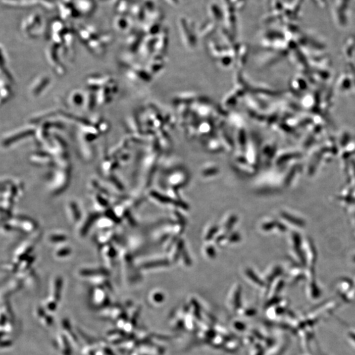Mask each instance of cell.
Here are the masks:
<instances>
[{"instance_id": "1", "label": "cell", "mask_w": 355, "mask_h": 355, "mask_svg": "<svg viewBox=\"0 0 355 355\" xmlns=\"http://www.w3.org/2000/svg\"><path fill=\"white\" fill-rule=\"evenodd\" d=\"M273 226L274 223H268L267 224H265V225L263 226V228H264L265 230H267L271 229V228L273 227Z\"/></svg>"}]
</instances>
